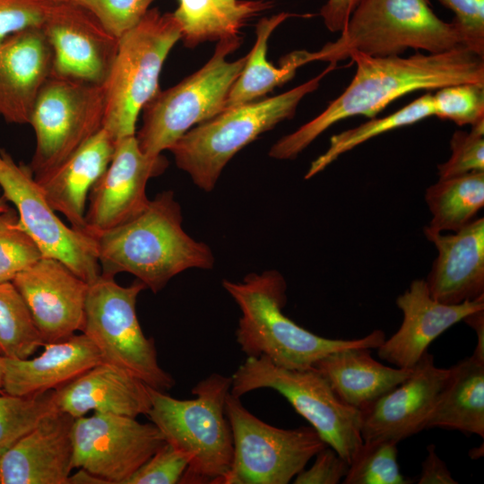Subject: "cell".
Masks as SVG:
<instances>
[{"label": "cell", "instance_id": "6da1fadb", "mask_svg": "<svg viewBox=\"0 0 484 484\" xmlns=\"http://www.w3.org/2000/svg\"><path fill=\"white\" fill-rule=\"evenodd\" d=\"M350 58L356 65V73L343 92L317 117L277 141L270 157L294 159L335 123L354 116L375 117L408 93L464 82L484 84V57L462 45L407 57L356 52Z\"/></svg>", "mask_w": 484, "mask_h": 484}, {"label": "cell", "instance_id": "7a4b0ae2", "mask_svg": "<svg viewBox=\"0 0 484 484\" xmlns=\"http://www.w3.org/2000/svg\"><path fill=\"white\" fill-rule=\"evenodd\" d=\"M91 237L100 274L129 272L153 293L187 269L214 265L211 248L183 229L181 208L172 191L159 193L132 220Z\"/></svg>", "mask_w": 484, "mask_h": 484}, {"label": "cell", "instance_id": "3957f363", "mask_svg": "<svg viewBox=\"0 0 484 484\" xmlns=\"http://www.w3.org/2000/svg\"><path fill=\"white\" fill-rule=\"evenodd\" d=\"M223 288L238 304L241 316L236 340L247 358H266L289 369H308L326 355L347 348L376 349L385 340L382 330L359 339H329L299 326L282 312L287 283L275 270L247 274L241 282L228 280Z\"/></svg>", "mask_w": 484, "mask_h": 484}, {"label": "cell", "instance_id": "277c9868", "mask_svg": "<svg viewBox=\"0 0 484 484\" xmlns=\"http://www.w3.org/2000/svg\"><path fill=\"white\" fill-rule=\"evenodd\" d=\"M231 382V376L212 373L194 386L196 397L190 400L149 387L148 418L167 443L190 459L180 483L221 484L229 471L234 446L225 403Z\"/></svg>", "mask_w": 484, "mask_h": 484}, {"label": "cell", "instance_id": "5b68a950", "mask_svg": "<svg viewBox=\"0 0 484 484\" xmlns=\"http://www.w3.org/2000/svg\"><path fill=\"white\" fill-rule=\"evenodd\" d=\"M462 45L458 28L440 19L430 0H361L339 38L315 52L306 51V62L337 65L356 52L390 56L409 48L439 53Z\"/></svg>", "mask_w": 484, "mask_h": 484}, {"label": "cell", "instance_id": "8992f818", "mask_svg": "<svg viewBox=\"0 0 484 484\" xmlns=\"http://www.w3.org/2000/svg\"><path fill=\"white\" fill-rule=\"evenodd\" d=\"M336 68L329 65L309 81L274 97L227 109L188 130L169 149L177 166L211 192L230 159L261 134L291 118L302 99Z\"/></svg>", "mask_w": 484, "mask_h": 484}, {"label": "cell", "instance_id": "52a82bcc", "mask_svg": "<svg viewBox=\"0 0 484 484\" xmlns=\"http://www.w3.org/2000/svg\"><path fill=\"white\" fill-rule=\"evenodd\" d=\"M181 37L173 13L152 8L118 38L117 56L103 85V127L117 140L135 134L138 115L160 91L161 68Z\"/></svg>", "mask_w": 484, "mask_h": 484}, {"label": "cell", "instance_id": "ba28073f", "mask_svg": "<svg viewBox=\"0 0 484 484\" xmlns=\"http://www.w3.org/2000/svg\"><path fill=\"white\" fill-rule=\"evenodd\" d=\"M240 44V37L219 40L202 68L175 86L160 90L143 107V125L135 135L143 153L160 155L193 125L224 111L228 94L247 59L246 55L227 60Z\"/></svg>", "mask_w": 484, "mask_h": 484}, {"label": "cell", "instance_id": "9c48e42d", "mask_svg": "<svg viewBox=\"0 0 484 484\" xmlns=\"http://www.w3.org/2000/svg\"><path fill=\"white\" fill-rule=\"evenodd\" d=\"M231 379L230 393L239 398L261 388L280 393L349 463L361 448V411L342 402L315 367L289 369L264 357L247 358Z\"/></svg>", "mask_w": 484, "mask_h": 484}, {"label": "cell", "instance_id": "30bf717a", "mask_svg": "<svg viewBox=\"0 0 484 484\" xmlns=\"http://www.w3.org/2000/svg\"><path fill=\"white\" fill-rule=\"evenodd\" d=\"M114 278L100 274L90 284L82 333L96 346L102 362L166 392L175 379L160 366L155 342L144 335L136 315L137 297L146 287L139 280L121 286Z\"/></svg>", "mask_w": 484, "mask_h": 484}, {"label": "cell", "instance_id": "8fae6325", "mask_svg": "<svg viewBox=\"0 0 484 484\" xmlns=\"http://www.w3.org/2000/svg\"><path fill=\"white\" fill-rule=\"evenodd\" d=\"M225 413L234 454L221 484H288L327 446L312 427L283 429L262 421L230 392Z\"/></svg>", "mask_w": 484, "mask_h": 484}, {"label": "cell", "instance_id": "7c38bea8", "mask_svg": "<svg viewBox=\"0 0 484 484\" xmlns=\"http://www.w3.org/2000/svg\"><path fill=\"white\" fill-rule=\"evenodd\" d=\"M104 87L50 75L42 85L30 118L36 148L29 167L34 176L71 156L103 127Z\"/></svg>", "mask_w": 484, "mask_h": 484}, {"label": "cell", "instance_id": "4fadbf2b", "mask_svg": "<svg viewBox=\"0 0 484 484\" xmlns=\"http://www.w3.org/2000/svg\"><path fill=\"white\" fill-rule=\"evenodd\" d=\"M0 187L43 256L63 262L90 284L98 279L101 270L93 237L65 225L48 204L29 165L17 163L2 148Z\"/></svg>", "mask_w": 484, "mask_h": 484}, {"label": "cell", "instance_id": "5bb4252c", "mask_svg": "<svg viewBox=\"0 0 484 484\" xmlns=\"http://www.w3.org/2000/svg\"><path fill=\"white\" fill-rule=\"evenodd\" d=\"M73 466L100 484H124L165 443L153 423L114 413L75 418L72 426Z\"/></svg>", "mask_w": 484, "mask_h": 484}, {"label": "cell", "instance_id": "9a60e30c", "mask_svg": "<svg viewBox=\"0 0 484 484\" xmlns=\"http://www.w3.org/2000/svg\"><path fill=\"white\" fill-rule=\"evenodd\" d=\"M40 28L53 53L51 75L104 85L117 56L118 38L89 10L73 0H53Z\"/></svg>", "mask_w": 484, "mask_h": 484}, {"label": "cell", "instance_id": "2e32d148", "mask_svg": "<svg viewBox=\"0 0 484 484\" xmlns=\"http://www.w3.org/2000/svg\"><path fill=\"white\" fill-rule=\"evenodd\" d=\"M168 167L161 154L150 156L135 134L120 138L108 168L91 188L84 232L93 235L116 228L138 215L148 204L146 186Z\"/></svg>", "mask_w": 484, "mask_h": 484}, {"label": "cell", "instance_id": "e0dca14e", "mask_svg": "<svg viewBox=\"0 0 484 484\" xmlns=\"http://www.w3.org/2000/svg\"><path fill=\"white\" fill-rule=\"evenodd\" d=\"M13 283L24 298L45 343L82 332L90 283L63 262L43 256L19 272Z\"/></svg>", "mask_w": 484, "mask_h": 484}, {"label": "cell", "instance_id": "ac0fdd59", "mask_svg": "<svg viewBox=\"0 0 484 484\" xmlns=\"http://www.w3.org/2000/svg\"><path fill=\"white\" fill-rule=\"evenodd\" d=\"M449 375L428 351L403 382L361 411L363 442L399 443L425 429V424Z\"/></svg>", "mask_w": 484, "mask_h": 484}, {"label": "cell", "instance_id": "d6986e66", "mask_svg": "<svg viewBox=\"0 0 484 484\" xmlns=\"http://www.w3.org/2000/svg\"><path fill=\"white\" fill-rule=\"evenodd\" d=\"M402 312L397 332L378 346L380 359L401 368H412L429 344L454 324L484 309V296L448 305L434 299L425 280H414L396 299Z\"/></svg>", "mask_w": 484, "mask_h": 484}, {"label": "cell", "instance_id": "ffe728a7", "mask_svg": "<svg viewBox=\"0 0 484 484\" xmlns=\"http://www.w3.org/2000/svg\"><path fill=\"white\" fill-rule=\"evenodd\" d=\"M73 418L56 411L0 457V484H69Z\"/></svg>", "mask_w": 484, "mask_h": 484}, {"label": "cell", "instance_id": "44dd1931", "mask_svg": "<svg viewBox=\"0 0 484 484\" xmlns=\"http://www.w3.org/2000/svg\"><path fill=\"white\" fill-rule=\"evenodd\" d=\"M52 66V49L40 27L20 30L0 44V117L4 121L30 123Z\"/></svg>", "mask_w": 484, "mask_h": 484}, {"label": "cell", "instance_id": "7402d4cb", "mask_svg": "<svg viewBox=\"0 0 484 484\" xmlns=\"http://www.w3.org/2000/svg\"><path fill=\"white\" fill-rule=\"evenodd\" d=\"M425 236L437 250L425 280L431 297L456 305L484 296V219L476 218L453 234Z\"/></svg>", "mask_w": 484, "mask_h": 484}, {"label": "cell", "instance_id": "603a6c76", "mask_svg": "<svg viewBox=\"0 0 484 484\" xmlns=\"http://www.w3.org/2000/svg\"><path fill=\"white\" fill-rule=\"evenodd\" d=\"M149 385L131 373L100 362L53 391L56 411L73 419L89 411L136 418L151 408Z\"/></svg>", "mask_w": 484, "mask_h": 484}, {"label": "cell", "instance_id": "cb8c5ba5", "mask_svg": "<svg viewBox=\"0 0 484 484\" xmlns=\"http://www.w3.org/2000/svg\"><path fill=\"white\" fill-rule=\"evenodd\" d=\"M43 347L32 359L4 358V393L25 397L54 391L102 362L99 351L84 333Z\"/></svg>", "mask_w": 484, "mask_h": 484}, {"label": "cell", "instance_id": "d4e9b609", "mask_svg": "<svg viewBox=\"0 0 484 484\" xmlns=\"http://www.w3.org/2000/svg\"><path fill=\"white\" fill-rule=\"evenodd\" d=\"M117 141L102 127L60 165L34 176L51 208L75 229L84 232L89 192L111 161Z\"/></svg>", "mask_w": 484, "mask_h": 484}, {"label": "cell", "instance_id": "484cf974", "mask_svg": "<svg viewBox=\"0 0 484 484\" xmlns=\"http://www.w3.org/2000/svg\"><path fill=\"white\" fill-rule=\"evenodd\" d=\"M314 367L327 380L337 396L363 411L403 382L412 368L385 366L367 348H347L319 359Z\"/></svg>", "mask_w": 484, "mask_h": 484}, {"label": "cell", "instance_id": "4316f807", "mask_svg": "<svg viewBox=\"0 0 484 484\" xmlns=\"http://www.w3.org/2000/svg\"><path fill=\"white\" fill-rule=\"evenodd\" d=\"M441 428L484 437V360L471 355L449 368L425 429Z\"/></svg>", "mask_w": 484, "mask_h": 484}, {"label": "cell", "instance_id": "83f0119b", "mask_svg": "<svg viewBox=\"0 0 484 484\" xmlns=\"http://www.w3.org/2000/svg\"><path fill=\"white\" fill-rule=\"evenodd\" d=\"M293 16L310 17L281 12L259 21L256 40L247 54L246 64L232 85L225 103L224 111L256 100L274 88L291 80L298 67L306 65V51L298 50L284 56L281 67H275L266 59L267 41L272 31L284 21Z\"/></svg>", "mask_w": 484, "mask_h": 484}, {"label": "cell", "instance_id": "f1b7e54d", "mask_svg": "<svg viewBox=\"0 0 484 484\" xmlns=\"http://www.w3.org/2000/svg\"><path fill=\"white\" fill-rule=\"evenodd\" d=\"M264 0H178L173 13L186 47L239 37L246 22L269 8Z\"/></svg>", "mask_w": 484, "mask_h": 484}, {"label": "cell", "instance_id": "f546056e", "mask_svg": "<svg viewBox=\"0 0 484 484\" xmlns=\"http://www.w3.org/2000/svg\"><path fill=\"white\" fill-rule=\"evenodd\" d=\"M432 219L424 234L456 232L473 221L484 206V171L439 178L426 190Z\"/></svg>", "mask_w": 484, "mask_h": 484}, {"label": "cell", "instance_id": "4dcf8cb0", "mask_svg": "<svg viewBox=\"0 0 484 484\" xmlns=\"http://www.w3.org/2000/svg\"><path fill=\"white\" fill-rule=\"evenodd\" d=\"M434 116L432 94L426 93L397 111L368 121L337 134L330 139L327 150L312 161L305 178L308 179L323 171L341 155L382 134L416 124Z\"/></svg>", "mask_w": 484, "mask_h": 484}, {"label": "cell", "instance_id": "1f68e13d", "mask_svg": "<svg viewBox=\"0 0 484 484\" xmlns=\"http://www.w3.org/2000/svg\"><path fill=\"white\" fill-rule=\"evenodd\" d=\"M45 341L13 281L0 282V356L30 358Z\"/></svg>", "mask_w": 484, "mask_h": 484}, {"label": "cell", "instance_id": "d6a6232c", "mask_svg": "<svg viewBox=\"0 0 484 484\" xmlns=\"http://www.w3.org/2000/svg\"><path fill=\"white\" fill-rule=\"evenodd\" d=\"M53 391L34 396L0 394V457L48 414L56 411Z\"/></svg>", "mask_w": 484, "mask_h": 484}, {"label": "cell", "instance_id": "836d02e7", "mask_svg": "<svg viewBox=\"0 0 484 484\" xmlns=\"http://www.w3.org/2000/svg\"><path fill=\"white\" fill-rule=\"evenodd\" d=\"M397 443L387 440L363 442L350 463L344 484H410L400 471Z\"/></svg>", "mask_w": 484, "mask_h": 484}, {"label": "cell", "instance_id": "e575fe53", "mask_svg": "<svg viewBox=\"0 0 484 484\" xmlns=\"http://www.w3.org/2000/svg\"><path fill=\"white\" fill-rule=\"evenodd\" d=\"M43 257L31 236L24 229L12 207L0 212V282L14 277Z\"/></svg>", "mask_w": 484, "mask_h": 484}, {"label": "cell", "instance_id": "d590c367", "mask_svg": "<svg viewBox=\"0 0 484 484\" xmlns=\"http://www.w3.org/2000/svg\"><path fill=\"white\" fill-rule=\"evenodd\" d=\"M434 116L458 125L484 121V84L464 82L442 87L432 95Z\"/></svg>", "mask_w": 484, "mask_h": 484}, {"label": "cell", "instance_id": "8d00e7d4", "mask_svg": "<svg viewBox=\"0 0 484 484\" xmlns=\"http://www.w3.org/2000/svg\"><path fill=\"white\" fill-rule=\"evenodd\" d=\"M451 155L437 166L439 178L484 171V121L469 132L455 131L450 140Z\"/></svg>", "mask_w": 484, "mask_h": 484}, {"label": "cell", "instance_id": "74e56055", "mask_svg": "<svg viewBox=\"0 0 484 484\" xmlns=\"http://www.w3.org/2000/svg\"><path fill=\"white\" fill-rule=\"evenodd\" d=\"M89 10L115 37L134 27L155 0H73Z\"/></svg>", "mask_w": 484, "mask_h": 484}, {"label": "cell", "instance_id": "f35d334b", "mask_svg": "<svg viewBox=\"0 0 484 484\" xmlns=\"http://www.w3.org/2000/svg\"><path fill=\"white\" fill-rule=\"evenodd\" d=\"M189 462L186 454L166 442L124 484L180 483Z\"/></svg>", "mask_w": 484, "mask_h": 484}, {"label": "cell", "instance_id": "ab89813d", "mask_svg": "<svg viewBox=\"0 0 484 484\" xmlns=\"http://www.w3.org/2000/svg\"><path fill=\"white\" fill-rule=\"evenodd\" d=\"M53 0H0V44L30 27H41Z\"/></svg>", "mask_w": 484, "mask_h": 484}, {"label": "cell", "instance_id": "60d3db41", "mask_svg": "<svg viewBox=\"0 0 484 484\" xmlns=\"http://www.w3.org/2000/svg\"><path fill=\"white\" fill-rule=\"evenodd\" d=\"M454 13L462 44L484 57V0H438Z\"/></svg>", "mask_w": 484, "mask_h": 484}, {"label": "cell", "instance_id": "b9f144b4", "mask_svg": "<svg viewBox=\"0 0 484 484\" xmlns=\"http://www.w3.org/2000/svg\"><path fill=\"white\" fill-rule=\"evenodd\" d=\"M315 457L313 465L298 473L293 479V483L338 484L344 479L350 463L331 446H325Z\"/></svg>", "mask_w": 484, "mask_h": 484}, {"label": "cell", "instance_id": "7bdbcfd3", "mask_svg": "<svg viewBox=\"0 0 484 484\" xmlns=\"http://www.w3.org/2000/svg\"><path fill=\"white\" fill-rule=\"evenodd\" d=\"M428 455L422 462L419 484H456L445 462L436 453L435 445L427 447Z\"/></svg>", "mask_w": 484, "mask_h": 484}, {"label": "cell", "instance_id": "ee69618b", "mask_svg": "<svg viewBox=\"0 0 484 484\" xmlns=\"http://www.w3.org/2000/svg\"><path fill=\"white\" fill-rule=\"evenodd\" d=\"M361 0H327L320 11L325 27L332 32H341Z\"/></svg>", "mask_w": 484, "mask_h": 484}, {"label": "cell", "instance_id": "f6af8a7d", "mask_svg": "<svg viewBox=\"0 0 484 484\" xmlns=\"http://www.w3.org/2000/svg\"><path fill=\"white\" fill-rule=\"evenodd\" d=\"M463 321L474 329L477 334V345L472 355L484 360V309L470 315Z\"/></svg>", "mask_w": 484, "mask_h": 484}, {"label": "cell", "instance_id": "bcb514c9", "mask_svg": "<svg viewBox=\"0 0 484 484\" xmlns=\"http://www.w3.org/2000/svg\"><path fill=\"white\" fill-rule=\"evenodd\" d=\"M4 358L0 356V394L3 393Z\"/></svg>", "mask_w": 484, "mask_h": 484}, {"label": "cell", "instance_id": "7dc6e473", "mask_svg": "<svg viewBox=\"0 0 484 484\" xmlns=\"http://www.w3.org/2000/svg\"><path fill=\"white\" fill-rule=\"evenodd\" d=\"M10 208V206L7 203L6 199L2 195H0V212H5Z\"/></svg>", "mask_w": 484, "mask_h": 484}]
</instances>
